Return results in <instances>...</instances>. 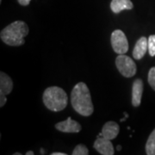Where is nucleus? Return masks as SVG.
<instances>
[{
    "instance_id": "6e6552de",
    "label": "nucleus",
    "mask_w": 155,
    "mask_h": 155,
    "mask_svg": "<svg viewBox=\"0 0 155 155\" xmlns=\"http://www.w3.org/2000/svg\"><path fill=\"white\" fill-rule=\"evenodd\" d=\"M144 84L140 78H137L134 81L132 86V104L134 107H138L141 104V98L143 94Z\"/></svg>"
},
{
    "instance_id": "f3484780",
    "label": "nucleus",
    "mask_w": 155,
    "mask_h": 155,
    "mask_svg": "<svg viewBox=\"0 0 155 155\" xmlns=\"http://www.w3.org/2000/svg\"><path fill=\"white\" fill-rule=\"evenodd\" d=\"M18 3L22 6H27L29 5V3L31 2V0H17Z\"/></svg>"
},
{
    "instance_id": "20e7f679",
    "label": "nucleus",
    "mask_w": 155,
    "mask_h": 155,
    "mask_svg": "<svg viewBox=\"0 0 155 155\" xmlns=\"http://www.w3.org/2000/svg\"><path fill=\"white\" fill-rule=\"evenodd\" d=\"M116 66L119 72L125 78H132L137 72L134 61L132 58L125 54H120L116 57Z\"/></svg>"
},
{
    "instance_id": "dca6fc26",
    "label": "nucleus",
    "mask_w": 155,
    "mask_h": 155,
    "mask_svg": "<svg viewBox=\"0 0 155 155\" xmlns=\"http://www.w3.org/2000/svg\"><path fill=\"white\" fill-rule=\"evenodd\" d=\"M147 81L149 83L150 86L155 91V67H152L148 72V77H147Z\"/></svg>"
},
{
    "instance_id": "f8f14e48",
    "label": "nucleus",
    "mask_w": 155,
    "mask_h": 155,
    "mask_svg": "<svg viewBox=\"0 0 155 155\" xmlns=\"http://www.w3.org/2000/svg\"><path fill=\"white\" fill-rule=\"evenodd\" d=\"M134 8L131 0H112L110 9L115 14H118L124 10H132Z\"/></svg>"
},
{
    "instance_id": "7ed1b4c3",
    "label": "nucleus",
    "mask_w": 155,
    "mask_h": 155,
    "mask_svg": "<svg viewBox=\"0 0 155 155\" xmlns=\"http://www.w3.org/2000/svg\"><path fill=\"white\" fill-rule=\"evenodd\" d=\"M42 100L45 106L49 110L59 112L67 106L68 97L66 91L61 87L51 86L44 91Z\"/></svg>"
},
{
    "instance_id": "f03ea898",
    "label": "nucleus",
    "mask_w": 155,
    "mask_h": 155,
    "mask_svg": "<svg viewBox=\"0 0 155 155\" xmlns=\"http://www.w3.org/2000/svg\"><path fill=\"white\" fill-rule=\"evenodd\" d=\"M28 34V26L27 23L17 20L2 29L0 38L5 44L12 47H18L24 44V37H26Z\"/></svg>"
},
{
    "instance_id": "2eb2a0df",
    "label": "nucleus",
    "mask_w": 155,
    "mask_h": 155,
    "mask_svg": "<svg viewBox=\"0 0 155 155\" xmlns=\"http://www.w3.org/2000/svg\"><path fill=\"white\" fill-rule=\"evenodd\" d=\"M148 52L152 57L155 56V35H152L148 37Z\"/></svg>"
},
{
    "instance_id": "9b49d317",
    "label": "nucleus",
    "mask_w": 155,
    "mask_h": 155,
    "mask_svg": "<svg viewBox=\"0 0 155 155\" xmlns=\"http://www.w3.org/2000/svg\"><path fill=\"white\" fill-rule=\"evenodd\" d=\"M13 89L12 79L4 72H0V97L10 94Z\"/></svg>"
},
{
    "instance_id": "39448f33",
    "label": "nucleus",
    "mask_w": 155,
    "mask_h": 155,
    "mask_svg": "<svg viewBox=\"0 0 155 155\" xmlns=\"http://www.w3.org/2000/svg\"><path fill=\"white\" fill-rule=\"evenodd\" d=\"M111 46L118 54H125L128 51V42L124 32L121 29H116L111 34Z\"/></svg>"
},
{
    "instance_id": "4468645a",
    "label": "nucleus",
    "mask_w": 155,
    "mask_h": 155,
    "mask_svg": "<svg viewBox=\"0 0 155 155\" xmlns=\"http://www.w3.org/2000/svg\"><path fill=\"white\" fill-rule=\"evenodd\" d=\"M72 155H88V148L84 144H78L75 147L72 153Z\"/></svg>"
},
{
    "instance_id": "aec40b11",
    "label": "nucleus",
    "mask_w": 155,
    "mask_h": 155,
    "mask_svg": "<svg viewBox=\"0 0 155 155\" xmlns=\"http://www.w3.org/2000/svg\"><path fill=\"white\" fill-rule=\"evenodd\" d=\"M26 155H34V152H32V151H28V152L26 153Z\"/></svg>"
},
{
    "instance_id": "f257e3e1",
    "label": "nucleus",
    "mask_w": 155,
    "mask_h": 155,
    "mask_svg": "<svg viewBox=\"0 0 155 155\" xmlns=\"http://www.w3.org/2000/svg\"><path fill=\"white\" fill-rule=\"evenodd\" d=\"M71 103L74 110L83 116H90L94 111L91 96L86 84L78 83L72 91Z\"/></svg>"
},
{
    "instance_id": "9d476101",
    "label": "nucleus",
    "mask_w": 155,
    "mask_h": 155,
    "mask_svg": "<svg viewBox=\"0 0 155 155\" xmlns=\"http://www.w3.org/2000/svg\"><path fill=\"white\" fill-rule=\"evenodd\" d=\"M148 49V39L142 36L136 41L133 49V57L135 60H141Z\"/></svg>"
},
{
    "instance_id": "1a4fd4ad",
    "label": "nucleus",
    "mask_w": 155,
    "mask_h": 155,
    "mask_svg": "<svg viewBox=\"0 0 155 155\" xmlns=\"http://www.w3.org/2000/svg\"><path fill=\"white\" fill-rule=\"evenodd\" d=\"M120 132L119 125L115 122H107L102 128V132L98 136H103L107 140H114Z\"/></svg>"
},
{
    "instance_id": "412c9836",
    "label": "nucleus",
    "mask_w": 155,
    "mask_h": 155,
    "mask_svg": "<svg viewBox=\"0 0 155 155\" xmlns=\"http://www.w3.org/2000/svg\"><path fill=\"white\" fill-rule=\"evenodd\" d=\"M116 149H117V151H120V150H122V147H121L120 145H118V146L116 147Z\"/></svg>"
},
{
    "instance_id": "423d86ee",
    "label": "nucleus",
    "mask_w": 155,
    "mask_h": 155,
    "mask_svg": "<svg viewBox=\"0 0 155 155\" xmlns=\"http://www.w3.org/2000/svg\"><path fill=\"white\" fill-rule=\"evenodd\" d=\"M93 147L102 155H114V146L110 140H107L103 136H98L95 140Z\"/></svg>"
},
{
    "instance_id": "a211bd4d",
    "label": "nucleus",
    "mask_w": 155,
    "mask_h": 155,
    "mask_svg": "<svg viewBox=\"0 0 155 155\" xmlns=\"http://www.w3.org/2000/svg\"><path fill=\"white\" fill-rule=\"evenodd\" d=\"M52 155H67V153H53Z\"/></svg>"
},
{
    "instance_id": "ddd939ff",
    "label": "nucleus",
    "mask_w": 155,
    "mask_h": 155,
    "mask_svg": "<svg viewBox=\"0 0 155 155\" xmlns=\"http://www.w3.org/2000/svg\"><path fill=\"white\" fill-rule=\"evenodd\" d=\"M146 153L147 155H155V128L146 143Z\"/></svg>"
},
{
    "instance_id": "4be33fe9",
    "label": "nucleus",
    "mask_w": 155,
    "mask_h": 155,
    "mask_svg": "<svg viewBox=\"0 0 155 155\" xmlns=\"http://www.w3.org/2000/svg\"><path fill=\"white\" fill-rule=\"evenodd\" d=\"M22 153H14V155H21Z\"/></svg>"
},
{
    "instance_id": "6ab92c4d",
    "label": "nucleus",
    "mask_w": 155,
    "mask_h": 155,
    "mask_svg": "<svg viewBox=\"0 0 155 155\" xmlns=\"http://www.w3.org/2000/svg\"><path fill=\"white\" fill-rule=\"evenodd\" d=\"M124 115H125V117H124V118H122V119H121V120H120L121 122H123V121H125V120L127 119V117H128V115H127V113H125V112H124Z\"/></svg>"
},
{
    "instance_id": "0eeeda50",
    "label": "nucleus",
    "mask_w": 155,
    "mask_h": 155,
    "mask_svg": "<svg viewBox=\"0 0 155 155\" xmlns=\"http://www.w3.org/2000/svg\"><path fill=\"white\" fill-rule=\"evenodd\" d=\"M55 128L62 133H79L82 129L81 125L76 121L68 117L67 120L55 124Z\"/></svg>"
}]
</instances>
